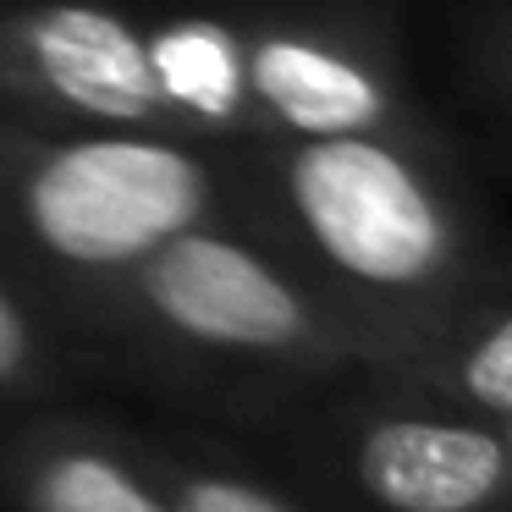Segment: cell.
<instances>
[{"instance_id": "obj_10", "label": "cell", "mask_w": 512, "mask_h": 512, "mask_svg": "<svg viewBox=\"0 0 512 512\" xmlns=\"http://www.w3.org/2000/svg\"><path fill=\"white\" fill-rule=\"evenodd\" d=\"M160 485H166L171 512H303L270 485H259V479L204 468V463H166Z\"/></svg>"}, {"instance_id": "obj_5", "label": "cell", "mask_w": 512, "mask_h": 512, "mask_svg": "<svg viewBox=\"0 0 512 512\" xmlns=\"http://www.w3.org/2000/svg\"><path fill=\"white\" fill-rule=\"evenodd\" d=\"M34 56L61 100L105 122H144L166 100L155 50H144L105 12H83V6L45 12L34 23Z\"/></svg>"}, {"instance_id": "obj_6", "label": "cell", "mask_w": 512, "mask_h": 512, "mask_svg": "<svg viewBox=\"0 0 512 512\" xmlns=\"http://www.w3.org/2000/svg\"><path fill=\"white\" fill-rule=\"evenodd\" d=\"M12 501L23 512H171L149 457H127L111 441L45 430L17 446Z\"/></svg>"}, {"instance_id": "obj_8", "label": "cell", "mask_w": 512, "mask_h": 512, "mask_svg": "<svg viewBox=\"0 0 512 512\" xmlns=\"http://www.w3.org/2000/svg\"><path fill=\"white\" fill-rule=\"evenodd\" d=\"M413 369H424L446 397H457L474 413H485V419L507 424L512 419V309L490 314L468 336L430 342Z\"/></svg>"}, {"instance_id": "obj_12", "label": "cell", "mask_w": 512, "mask_h": 512, "mask_svg": "<svg viewBox=\"0 0 512 512\" xmlns=\"http://www.w3.org/2000/svg\"><path fill=\"white\" fill-rule=\"evenodd\" d=\"M501 441H507V452H512V419H507V424H501Z\"/></svg>"}, {"instance_id": "obj_3", "label": "cell", "mask_w": 512, "mask_h": 512, "mask_svg": "<svg viewBox=\"0 0 512 512\" xmlns=\"http://www.w3.org/2000/svg\"><path fill=\"white\" fill-rule=\"evenodd\" d=\"M309 243L342 281L375 298H424L457 265V237L408 160L369 138H314L287 166Z\"/></svg>"}, {"instance_id": "obj_1", "label": "cell", "mask_w": 512, "mask_h": 512, "mask_svg": "<svg viewBox=\"0 0 512 512\" xmlns=\"http://www.w3.org/2000/svg\"><path fill=\"white\" fill-rule=\"evenodd\" d=\"M133 309L160 347L199 364L336 369L347 358H386L320 314V303L270 259L215 232L177 237L133 270Z\"/></svg>"}, {"instance_id": "obj_4", "label": "cell", "mask_w": 512, "mask_h": 512, "mask_svg": "<svg viewBox=\"0 0 512 512\" xmlns=\"http://www.w3.org/2000/svg\"><path fill=\"white\" fill-rule=\"evenodd\" d=\"M342 468L369 512H512V452L485 419L369 413L347 430Z\"/></svg>"}, {"instance_id": "obj_11", "label": "cell", "mask_w": 512, "mask_h": 512, "mask_svg": "<svg viewBox=\"0 0 512 512\" xmlns=\"http://www.w3.org/2000/svg\"><path fill=\"white\" fill-rule=\"evenodd\" d=\"M45 375V342L34 336L28 309L0 287V391H28Z\"/></svg>"}, {"instance_id": "obj_7", "label": "cell", "mask_w": 512, "mask_h": 512, "mask_svg": "<svg viewBox=\"0 0 512 512\" xmlns=\"http://www.w3.org/2000/svg\"><path fill=\"white\" fill-rule=\"evenodd\" d=\"M254 89L276 105L281 122L314 138H358V127L380 116V89L358 67L325 56V50L270 39L254 56Z\"/></svg>"}, {"instance_id": "obj_2", "label": "cell", "mask_w": 512, "mask_h": 512, "mask_svg": "<svg viewBox=\"0 0 512 512\" xmlns=\"http://www.w3.org/2000/svg\"><path fill=\"white\" fill-rule=\"evenodd\" d=\"M199 160L155 138H83L34 166L23 221L50 259L72 270H144L166 243L199 232Z\"/></svg>"}, {"instance_id": "obj_9", "label": "cell", "mask_w": 512, "mask_h": 512, "mask_svg": "<svg viewBox=\"0 0 512 512\" xmlns=\"http://www.w3.org/2000/svg\"><path fill=\"white\" fill-rule=\"evenodd\" d=\"M155 72L166 100L199 116H232L237 105V50L221 28H171L155 45Z\"/></svg>"}]
</instances>
